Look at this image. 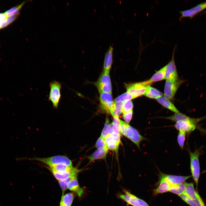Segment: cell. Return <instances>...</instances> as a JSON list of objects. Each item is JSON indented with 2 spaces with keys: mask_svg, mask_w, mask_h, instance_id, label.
<instances>
[{
  "mask_svg": "<svg viewBox=\"0 0 206 206\" xmlns=\"http://www.w3.org/2000/svg\"><path fill=\"white\" fill-rule=\"evenodd\" d=\"M22 7L21 4L4 13H0V29L6 27L17 18Z\"/></svg>",
  "mask_w": 206,
  "mask_h": 206,
  "instance_id": "cell-1",
  "label": "cell"
},
{
  "mask_svg": "<svg viewBox=\"0 0 206 206\" xmlns=\"http://www.w3.org/2000/svg\"><path fill=\"white\" fill-rule=\"evenodd\" d=\"M200 149H195L194 152L189 151L190 157V167L192 176L195 183L197 188L200 175V167L199 157L200 155Z\"/></svg>",
  "mask_w": 206,
  "mask_h": 206,
  "instance_id": "cell-2",
  "label": "cell"
},
{
  "mask_svg": "<svg viewBox=\"0 0 206 206\" xmlns=\"http://www.w3.org/2000/svg\"><path fill=\"white\" fill-rule=\"evenodd\" d=\"M29 159L43 163L48 165L49 167L62 164L71 167H73L72 161L65 156L57 155L46 158L35 157L30 158Z\"/></svg>",
  "mask_w": 206,
  "mask_h": 206,
  "instance_id": "cell-3",
  "label": "cell"
},
{
  "mask_svg": "<svg viewBox=\"0 0 206 206\" xmlns=\"http://www.w3.org/2000/svg\"><path fill=\"white\" fill-rule=\"evenodd\" d=\"M49 85L50 90L48 100L52 102L54 108L57 109L61 98L62 84L59 82L54 80L50 83Z\"/></svg>",
  "mask_w": 206,
  "mask_h": 206,
  "instance_id": "cell-4",
  "label": "cell"
},
{
  "mask_svg": "<svg viewBox=\"0 0 206 206\" xmlns=\"http://www.w3.org/2000/svg\"><path fill=\"white\" fill-rule=\"evenodd\" d=\"M123 191V193H119L117 194V197L126 202L128 205L132 206H149L145 201L137 197L128 191L124 189Z\"/></svg>",
  "mask_w": 206,
  "mask_h": 206,
  "instance_id": "cell-5",
  "label": "cell"
},
{
  "mask_svg": "<svg viewBox=\"0 0 206 206\" xmlns=\"http://www.w3.org/2000/svg\"><path fill=\"white\" fill-rule=\"evenodd\" d=\"M176 47L177 45H175L173 49L171 59L166 65L165 79L166 80L175 81L179 79L174 58Z\"/></svg>",
  "mask_w": 206,
  "mask_h": 206,
  "instance_id": "cell-6",
  "label": "cell"
},
{
  "mask_svg": "<svg viewBox=\"0 0 206 206\" xmlns=\"http://www.w3.org/2000/svg\"><path fill=\"white\" fill-rule=\"evenodd\" d=\"M145 81L132 83L126 85L127 92L130 93L136 98L144 95L148 86Z\"/></svg>",
  "mask_w": 206,
  "mask_h": 206,
  "instance_id": "cell-7",
  "label": "cell"
},
{
  "mask_svg": "<svg viewBox=\"0 0 206 206\" xmlns=\"http://www.w3.org/2000/svg\"><path fill=\"white\" fill-rule=\"evenodd\" d=\"M184 81L178 80L175 81L166 80L164 90V96L169 100L173 99L180 86Z\"/></svg>",
  "mask_w": 206,
  "mask_h": 206,
  "instance_id": "cell-8",
  "label": "cell"
},
{
  "mask_svg": "<svg viewBox=\"0 0 206 206\" xmlns=\"http://www.w3.org/2000/svg\"><path fill=\"white\" fill-rule=\"evenodd\" d=\"M96 85L100 93L106 92L112 94V86L109 74L103 72Z\"/></svg>",
  "mask_w": 206,
  "mask_h": 206,
  "instance_id": "cell-9",
  "label": "cell"
},
{
  "mask_svg": "<svg viewBox=\"0 0 206 206\" xmlns=\"http://www.w3.org/2000/svg\"><path fill=\"white\" fill-rule=\"evenodd\" d=\"M100 102L101 108L107 113L110 114L114 106L112 94L106 92L100 93Z\"/></svg>",
  "mask_w": 206,
  "mask_h": 206,
  "instance_id": "cell-10",
  "label": "cell"
},
{
  "mask_svg": "<svg viewBox=\"0 0 206 206\" xmlns=\"http://www.w3.org/2000/svg\"><path fill=\"white\" fill-rule=\"evenodd\" d=\"M206 8V2L200 4L190 9L179 11L181 20L183 18L189 17L192 18L195 15Z\"/></svg>",
  "mask_w": 206,
  "mask_h": 206,
  "instance_id": "cell-11",
  "label": "cell"
},
{
  "mask_svg": "<svg viewBox=\"0 0 206 206\" xmlns=\"http://www.w3.org/2000/svg\"><path fill=\"white\" fill-rule=\"evenodd\" d=\"M198 124V123L191 121H180L176 122L174 126L179 131L190 133L195 129Z\"/></svg>",
  "mask_w": 206,
  "mask_h": 206,
  "instance_id": "cell-12",
  "label": "cell"
},
{
  "mask_svg": "<svg viewBox=\"0 0 206 206\" xmlns=\"http://www.w3.org/2000/svg\"><path fill=\"white\" fill-rule=\"evenodd\" d=\"M160 177L164 179L171 185L180 184L185 182L191 176H181L167 175L161 173Z\"/></svg>",
  "mask_w": 206,
  "mask_h": 206,
  "instance_id": "cell-13",
  "label": "cell"
},
{
  "mask_svg": "<svg viewBox=\"0 0 206 206\" xmlns=\"http://www.w3.org/2000/svg\"><path fill=\"white\" fill-rule=\"evenodd\" d=\"M114 48L110 44L105 54L103 64V72L109 74L113 60Z\"/></svg>",
  "mask_w": 206,
  "mask_h": 206,
  "instance_id": "cell-14",
  "label": "cell"
},
{
  "mask_svg": "<svg viewBox=\"0 0 206 206\" xmlns=\"http://www.w3.org/2000/svg\"><path fill=\"white\" fill-rule=\"evenodd\" d=\"M165 118L169 119L176 122L180 121H189L195 122L199 123L200 121L206 118L205 116L198 118H193L188 116L181 112L180 113H175L170 116L165 117Z\"/></svg>",
  "mask_w": 206,
  "mask_h": 206,
  "instance_id": "cell-15",
  "label": "cell"
},
{
  "mask_svg": "<svg viewBox=\"0 0 206 206\" xmlns=\"http://www.w3.org/2000/svg\"><path fill=\"white\" fill-rule=\"evenodd\" d=\"M81 171L76 167H73L70 171L64 173H59L57 172L51 171L55 177L58 181L66 179L72 176L78 175V173Z\"/></svg>",
  "mask_w": 206,
  "mask_h": 206,
  "instance_id": "cell-16",
  "label": "cell"
},
{
  "mask_svg": "<svg viewBox=\"0 0 206 206\" xmlns=\"http://www.w3.org/2000/svg\"><path fill=\"white\" fill-rule=\"evenodd\" d=\"M67 185L68 189L76 193L79 197H81L84 193V189L79 186L78 180V176L68 183Z\"/></svg>",
  "mask_w": 206,
  "mask_h": 206,
  "instance_id": "cell-17",
  "label": "cell"
},
{
  "mask_svg": "<svg viewBox=\"0 0 206 206\" xmlns=\"http://www.w3.org/2000/svg\"><path fill=\"white\" fill-rule=\"evenodd\" d=\"M108 148L97 149L88 157V159L89 160L88 163L96 160L105 159L108 153Z\"/></svg>",
  "mask_w": 206,
  "mask_h": 206,
  "instance_id": "cell-18",
  "label": "cell"
},
{
  "mask_svg": "<svg viewBox=\"0 0 206 206\" xmlns=\"http://www.w3.org/2000/svg\"><path fill=\"white\" fill-rule=\"evenodd\" d=\"M166 65L157 71L148 80L145 81L148 86L152 83L161 81L165 79Z\"/></svg>",
  "mask_w": 206,
  "mask_h": 206,
  "instance_id": "cell-19",
  "label": "cell"
},
{
  "mask_svg": "<svg viewBox=\"0 0 206 206\" xmlns=\"http://www.w3.org/2000/svg\"><path fill=\"white\" fill-rule=\"evenodd\" d=\"M157 101L165 107L169 109L175 113H180V112L177 108L165 96H162L156 99Z\"/></svg>",
  "mask_w": 206,
  "mask_h": 206,
  "instance_id": "cell-20",
  "label": "cell"
},
{
  "mask_svg": "<svg viewBox=\"0 0 206 206\" xmlns=\"http://www.w3.org/2000/svg\"><path fill=\"white\" fill-rule=\"evenodd\" d=\"M159 185L154 191V195L162 193L169 191L171 185L164 179L160 177Z\"/></svg>",
  "mask_w": 206,
  "mask_h": 206,
  "instance_id": "cell-21",
  "label": "cell"
},
{
  "mask_svg": "<svg viewBox=\"0 0 206 206\" xmlns=\"http://www.w3.org/2000/svg\"><path fill=\"white\" fill-rule=\"evenodd\" d=\"M189 198L193 199H197L200 196L198 192L195 191L193 183H187L185 190L183 193Z\"/></svg>",
  "mask_w": 206,
  "mask_h": 206,
  "instance_id": "cell-22",
  "label": "cell"
},
{
  "mask_svg": "<svg viewBox=\"0 0 206 206\" xmlns=\"http://www.w3.org/2000/svg\"><path fill=\"white\" fill-rule=\"evenodd\" d=\"M163 95L162 92L150 86L148 87L144 94L149 98L155 99L163 96Z\"/></svg>",
  "mask_w": 206,
  "mask_h": 206,
  "instance_id": "cell-23",
  "label": "cell"
},
{
  "mask_svg": "<svg viewBox=\"0 0 206 206\" xmlns=\"http://www.w3.org/2000/svg\"><path fill=\"white\" fill-rule=\"evenodd\" d=\"M187 183H183L177 185H171L169 191L179 195L183 194L185 190Z\"/></svg>",
  "mask_w": 206,
  "mask_h": 206,
  "instance_id": "cell-24",
  "label": "cell"
},
{
  "mask_svg": "<svg viewBox=\"0 0 206 206\" xmlns=\"http://www.w3.org/2000/svg\"><path fill=\"white\" fill-rule=\"evenodd\" d=\"M74 198L73 193L62 194L60 206H71Z\"/></svg>",
  "mask_w": 206,
  "mask_h": 206,
  "instance_id": "cell-25",
  "label": "cell"
},
{
  "mask_svg": "<svg viewBox=\"0 0 206 206\" xmlns=\"http://www.w3.org/2000/svg\"><path fill=\"white\" fill-rule=\"evenodd\" d=\"M104 140L108 149L117 151L119 145L114 140L111 134L108 135Z\"/></svg>",
  "mask_w": 206,
  "mask_h": 206,
  "instance_id": "cell-26",
  "label": "cell"
},
{
  "mask_svg": "<svg viewBox=\"0 0 206 206\" xmlns=\"http://www.w3.org/2000/svg\"><path fill=\"white\" fill-rule=\"evenodd\" d=\"M51 171H54L59 173H64L70 170L73 167H70L66 165L60 164L49 167Z\"/></svg>",
  "mask_w": 206,
  "mask_h": 206,
  "instance_id": "cell-27",
  "label": "cell"
},
{
  "mask_svg": "<svg viewBox=\"0 0 206 206\" xmlns=\"http://www.w3.org/2000/svg\"><path fill=\"white\" fill-rule=\"evenodd\" d=\"M112 130L110 124L108 117H106L104 128L101 132L100 136L104 139L109 134L112 132Z\"/></svg>",
  "mask_w": 206,
  "mask_h": 206,
  "instance_id": "cell-28",
  "label": "cell"
},
{
  "mask_svg": "<svg viewBox=\"0 0 206 206\" xmlns=\"http://www.w3.org/2000/svg\"><path fill=\"white\" fill-rule=\"evenodd\" d=\"M122 102L114 101L113 109L110 113L114 117L119 118V116L122 113Z\"/></svg>",
  "mask_w": 206,
  "mask_h": 206,
  "instance_id": "cell-29",
  "label": "cell"
},
{
  "mask_svg": "<svg viewBox=\"0 0 206 206\" xmlns=\"http://www.w3.org/2000/svg\"><path fill=\"white\" fill-rule=\"evenodd\" d=\"M136 98L130 93L126 92L116 98L114 101L123 102L126 101L131 100Z\"/></svg>",
  "mask_w": 206,
  "mask_h": 206,
  "instance_id": "cell-30",
  "label": "cell"
},
{
  "mask_svg": "<svg viewBox=\"0 0 206 206\" xmlns=\"http://www.w3.org/2000/svg\"><path fill=\"white\" fill-rule=\"evenodd\" d=\"M202 200L199 196L196 199H193L187 197L184 201L190 206H201V202Z\"/></svg>",
  "mask_w": 206,
  "mask_h": 206,
  "instance_id": "cell-31",
  "label": "cell"
},
{
  "mask_svg": "<svg viewBox=\"0 0 206 206\" xmlns=\"http://www.w3.org/2000/svg\"><path fill=\"white\" fill-rule=\"evenodd\" d=\"M129 124L120 120L118 129L120 133L126 136Z\"/></svg>",
  "mask_w": 206,
  "mask_h": 206,
  "instance_id": "cell-32",
  "label": "cell"
},
{
  "mask_svg": "<svg viewBox=\"0 0 206 206\" xmlns=\"http://www.w3.org/2000/svg\"><path fill=\"white\" fill-rule=\"evenodd\" d=\"M186 133L184 131H179L177 136V142L180 147L182 149L183 148Z\"/></svg>",
  "mask_w": 206,
  "mask_h": 206,
  "instance_id": "cell-33",
  "label": "cell"
},
{
  "mask_svg": "<svg viewBox=\"0 0 206 206\" xmlns=\"http://www.w3.org/2000/svg\"><path fill=\"white\" fill-rule=\"evenodd\" d=\"M133 105L131 100L122 102V113L127 112L132 110Z\"/></svg>",
  "mask_w": 206,
  "mask_h": 206,
  "instance_id": "cell-34",
  "label": "cell"
},
{
  "mask_svg": "<svg viewBox=\"0 0 206 206\" xmlns=\"http://www.w3.org/2000/svg\"><path fill=\"white\" fill-rule=\"evenodd\" d=\"M78 175H77L75 176L70 177L64 180L58 181L59 183L62 190L63 193L65 191L68 189L67 185L68 183L76 176H78Z\"/></svg>",
  "mask_w": 206,
  "mask_h": 206,
  "instance_id": "cell-35",
  "label": "cell"
},
{
  "mask_svg": "<svg viewBox=\"0 0 206 206\" xmlns=\"http://www.w3.org/2000/svg\"><path fill=\"white\" fill-rule=\"evenodd\" d=\"M95 146L97 149L108 148L104 140L101 136L97 140L95 144Z\"/></svg>",
  "mask_w": 206,
  "mask_h": 206,
  "instance_id": "cell-36",
  "label": "cell"
},
{
  "mask_svg": "<svg viewBox=\"0 0 206 206\" xmlns=\"http://www.w3.org/2000/svg\"><path fill=\"white\" fill-rule=\"evenodd\" d=\"M133 115V110L123 113V118L126 123L129 124L130 122Z\"/></svg>",
  "mask_w": 206,
  "mask_h": 206,
  "instance_id": "cell-37",
  "label": "cell"
},
{
  "mask_svg": "<svg viewBox=\"0 0 206 206\" xmlns=\"http://www.w3.org/2000/svg\"><path fill=\"white\" fill-rule=\"evenodd\" d=\"M115 141L119 145L120 143V134H117L114 132H112L111 134Z\"/></svg>",
  "mask_w": 206,
  "mask_h": 206,
  "instance_id": "cell-38",
  "label": "cell"
},
{
  "mask_svg": "<svg viewBox=\"0 0 206 206\" xmlns=\"http://www.w3.org/2000/svg\"><path fill=\"white\" fill-rule=\"evenodd\" d=\"M112 130V132L117 134H120V132L118 129V126L116 125L113 123L110 124Z\"/></svg>",
  "mask_w": 206,
  "mask_h": 206,
  "instance_id": "cell-39",
  "label": "cell"
},
{
  "mask_svg": "<svg viewBox=\"0 0 206 206\" xmlns=\"http://www.w3.org/2000/svg\"><path fill=\"white\" fill-rule=\"evenodd\" d=\"M201 206H205L203 200L201 201Z\"/></svg>",
  "mask_w": 206,
  "mask_h": 206,
  "instance_id": "cell-40",
  "label": "cell"
}]
</instances>
